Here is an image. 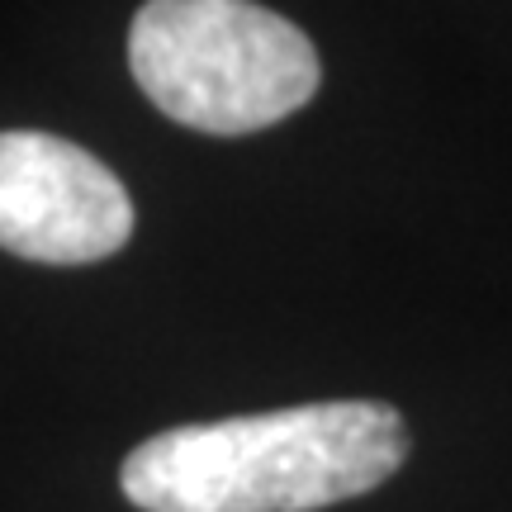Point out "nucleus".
I'll use <instances>...</instances> for the list:
<instances>
[{
  "label": "nucleus",
  "mask_w": 512,
  "mask_h": 512,
  "mask_svg": "<svg viewBox=\"0 0 512 512\" xmlns=\"http://www.w3.org/2000/svg\"><path fill=\"white\" fill-rule=\"evenodd\" d=\"M133 238V200L95 152L57 133H0V252L43 266L105 261Z\"/></svg>",
  "instance_id": "7ed1b4c3"
},
{
  "label": "nucleus",
  "mask_w": 512,
  "mask_h": 512,
  "mask_svg": "<svg viewBox=\"0 0 512 512\" xmlns=\"http://www.w3.org/2000/svg\"><path fill=\"white\" fill-rule=\"evenodd\" d=\"M128 72L166 119L219 138L290 119L323 81L309 34L256 0H147Z\"/></svg>",
  "instance_id": "f03ea898"
},
{
  "label": "nucleus",
  "mask_w": 512,
  "mask_h": 512,
  "mask_svg": "<svg viewBox=\"0 0 512 512\" xmlns=\"http://www.w3.org/2000/svg\"><path fill=\"white\" fill-rule=\"evenodd\" d=\"M413 451L394 403L328 399L138 441L119 489L143 512H313L399 475Z\"/></svg>",
  "instance_id": "f257e3e1"
}]
</instances>
